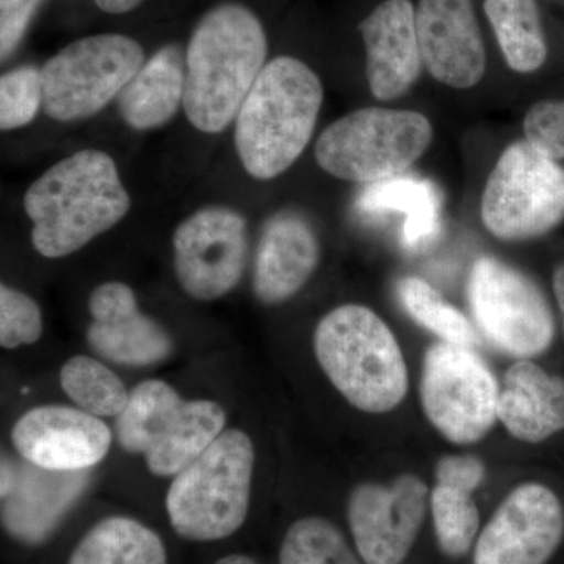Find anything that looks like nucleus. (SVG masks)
I'll use <instances>...</instances> for the list:
<instances>
[{"label": "nucleus", "instance_id": "nucleus-21", "mask_svg": "<svg viewBox=\"0 0 564 564\" xmlns=\"http://www.w3.org/2000/svg\"><path fill=\"white\" fill-rule=\"evenodd\" d=\"M185 74V55L177 44L155 52L121 91L122 121L140 132L166 124L184 102Z\"/></svg>", "mask_w": 564, "mask_h": 564}, {"label": "nucleus", "instance_id": "nucleus-25", "mask_svg": "<svg viewBox=\"0 0 564 564\" xmlns=\"http://www.w3.org/2000/svg\"><path fill=\"white\" fill-rule=\"evenodd\" d=\"M505 62L516 73H534L547 61V40L536 0H485Z\"/></svg>", "mask_w": 564, "mask_h": 564}, {"label": "nucleus", "instance_id": "nucleus-2", "mask_svg": "<svg viewBox=\"0 0 564 564\" xmlns=\"http://www.w3.org/2000/svg\"><path fill=\"white\" fill-rule=\"evenodd\" d=\"M131 198L109 154L84 150L52 165L24 195L32 243L44 258L79 251L118 225Z\"/></svg>", "mask_w": 564, "mask_h": 564}, {"label": "nucleus", "instance_id": "nucleus-34", "mask_svg": "<svg viewBox=\"0 0 564 564\" xmlns=\"http://www.w3.org/2000/svg\"><path fill=\"white\" fill-rule=\"evenodd\" d=\"M43 0H0V57L7 61L31 24Z\"/></svg>", "mask_w": 564, "mask_h": 564}, {"label": "nucleus", "instance_id": "nucleus-14", "mask_svg": "<svg viewBox=\"0 0 564 564\" xmlns=\"http://www.w3.org/2000/svg\"><path fill=\"white\" fill-rule=\"evenodd\" d=\"M88 470H52L2 459V524L25 544L50 538L90 484Z\"/></svg>", "mask_w": 564, "mask_h": 564}, {"label": "nucleus", "instance_id": "nucleus-16", "mask_svg": "<svg viewBox=\"0 0 564 564\" xmlns=\"http://www.w3.org/2000/svg\"><path fill=\"white\" fill-rule=\"evenodd\" d=\"M423 66L447 87L473 88L486 73V47L473 0H419Z\"/></svg>", "mask_w": 564, "mask_h": 564}, {"label": "nucleus", "instance_id": "nucleus-31", "mask_svg": "<svg viewBox=\"0 0 564 564\" xmlns=\"http://www.w3.org/2000/svg\"><path fill=\"white\" fill-rule=\"evenodd\" d=\"M43 106V73L24 65L0 77V128L2 131L24 128L35 120Z\"/></svg>", "mask_w": 564, "mask_h": 564}, {"label": "nucleus", "instance_id": "nucleus-27", "mask_svg": "<svg viewBox=\"0 0 564 564\" xmlns=\"http://www.w3.org/2000/svg\"><path fill=\"white\" fill-rule=\"evenodd\" d=\"M397 295L408 315L443 343L467 348L480 344V336L469 318L422 278H402L397 284Z\"/></svg>", "mask_w": 564, "mask_h": 564}, {"label": "nucleus", "instance_id": "nucleus-26", "mask_svg": "<svg viewBox=\"0 0 564 564\" xmlns=\"http://www.w3.org/2000/svg\"><path fill=\"white\" fill-rule=\"evenodd\" d=\"M182 404L180 393L165 381L147 380L135 386L117 415L118 443L128 454L147 455L172 429Z\"/></svg>", "mask_w": 564, "mask_h": 564}, {"label": "nucleus", "instance_id": "nucleus-11", "mask_svg": "<svg viewBox=\"0 0 564 564\" xmlns=\"http://www.w3.org/2000/svg\"><path fill=\"white\" fill-rule=\"evenodd\" d=\"M173 252L182 291L198 302L221 299L242 280L247 220L231 207H203L177 226Z\"/></svg>", "mask_w": 564, "mask_h": 564}, {"label": "nucleus", "instance_id": "nucleus-24", "mask_svg": "<svg viewBox=\"0 0 564 564\" xmlns=\"http://www.w3.org/2000/svg\"><path fill=\"white\" fill-rule=\"evenodd\" d=\"M166 549L154 530L135 519L111 516L91 527L68 564H166Z\"/></svg>", "mask_w": 564, "mask_h": 564}, {"label": "nucleus", "instance_id": "nucleus-7", "mask_svg": "<svg viewBox=\"0 0 564 564\" xmlns=\"http://www.w3.org/2000/svg\"><path fill=\"white\" fill-rule=\"evenodd\" d=\"M564 220V169L527 140L514 141L494 165L481 198V221L496 239L522 242Z\"/></svg>", "mask_w": 564, "mask_h": 564}, {"label": "nucleus", "instance_id": "nucleus-29", "mask_svg": "<svg viewBox=\"0 0 564 564\" xmlns=\"http://www.w3.org/2000/svg\"><path fill=\"white\" fill-rule=\"evenodd\" d=\"M473 494L440 484L430 492L434 530L441 549L448 556L466 555L480 530V511Z\"/></svg>", "mask_w": 564, "mask_h": 564}, {"label": "nucleus", "instance_id": "nucleus-38", "mask_svg": "<svg viewBox=\"0 0 564 564\" xmlns=\"http://www.w3.org/2000/svg\"><path fill=\"white\" fill-rule=\"evenodd\" d=\"M215 564H258L251 556L242 555V554H232L223 556V558L218 560Z\"/></svg>", "mask_w": 564, "mask_h": 564}, {"label": "nucleus", "instance_id": "nucleus-19", "mask_svg": "<svg viewBox=\"0 0 564 564\" xmlns=\"http://www.w3.org/2000/svg\"><path fill=\"white\" fill-rule=\"evenodd\" d=\"M318 262L321 243L311 223L300 212H278L262 229L252 291L269 306L288 302L311 280Z\"/></svg>", "mask_w": 564, "mask_h": 564}, {"label": "nucleus", "instance_id": "nucleus-10", "mask_svg": "<svg viewBox=\"0 0 564 564\" xmlns=\"http://www.w3.org/2000/svg\"><path fill=\"white\" fill-rule=\"evenodd\" d=\"M500 386L474 348L433 344L423 356L421 400L423 413L437 433L452 444L469 445L491 432Z\"/></svg>", "mask_w": 564, "mask_h": 564}, {"label": "nucleus", "instance_id": "nucleus-35", "mask_svg": "<svg viewBox=\"0 0 564 564\" xmlns=\"http://www.w3.org/2000/svg\"><path fill=\"white\" fill-rule=\"evenodd\" d=\"M434 477L436 484L475 492L485 481L486 467L474 455H447L437 462Z\"/></svg>", "mask_w": 564, "mask_h": 564}, {"label": "nucleus", "instance_id": "nucleus-30", "mask_svg": "<svg viewBox=\"0 0 564 564\" xmlns=\"http://www.w3.org/2000/svg\"><path fill=\"white\" fill-rule=\"evenodd\" d=\"M280 564H362L336 525L323 518H303L282 540Z\"/></svg>", "mask_w": 564, "mask_h": 564}, {"label": "nucleus", "instance_id": "nucleus-23", "mask_svg": "<svg viewBox=\"0 0 564 564\" xmlns=\"http://www.w3.org/2000/svg\"><path fill=\"white\" fill-rule=\"evenodd\" d=\"M226 413L210 400L184 402L172 429L144 455L155 477H176L195 462L223 433Z\"/></svg>", "mask_w": 564, "mask_h": 564}, {"label": "nucleus", "instance_id": "nucleus-1", "mask_svg": "<svg viewBox=\"0 0 564 564\" xmlns=\"http://www.w3.org/2000/svg\"><path fill=\"white\" fill-rule=\"evenodd\" d=\"M265 31L248 7L223 3L196 24L185 52V115L193 128L218 133L231 124L267 65Z\"/></svg>", "mask_w": 564, "mask_h": 564}, {"label": "nucleus", "instance_id": "nucleus-37", "mask_svg": "<svg viewBox=\"0 0 564 564\" xmlns=\"http://www.w3.org/2000/svg\"><path fill=\"white\" fill-rule=\"evenodd\" d=\"M554 292L560 311H562L564 326V262L560 263L554 273Z\"/></svg>", "mask_w": 564, "mask_h": 564}, {"label": "nucleus", "instance_id": "nucleus-6", "mask_svg": "<svg viewBox=\"0 0 564 564\" xmlns=\"http://www.w3.org/2000/svg\"><path fill=\"white\" fill-rule=\"evenodd\" d=\"M433 141V126L414 110L366 107L329 124L315 143L318 166L337 180L375 184L406 172Z\"/></svg>", "mask_w": 564, "mask_h": 564}, {"label": "nucleus", "instance_id": "nucleus-18", "mask_svg": "<svg viewBox=\"0 0 564 564\" xmlns=\"http://www.w3.org/2000/svg\"><path fill=\"white\" fill-rule=\"evenodd\" d=\"M370 91L392 101L413 88L422 70L415 7L411 0H383L359 22Z\"/></svg>", "mask_w": 564, "mask_h": 564}, {"label": "nucleus", "instance_id": "nucleus-4", "mask_svg": "<svg viewBox=\"0 0 564 564\" xmlns=\"http://www.w3.org/2000/svg\"><path fill=\"white\" fill-rule=\"evenodd\" d=\"M315 358L356 410L383 414L408 392L406 361L388 323L362 304H344L315 328Z\"/></svg>", "mask_w": 564, "mask_h": 564}, {"label": "nucleus", "instance_id": "nucleus-8", "mask_svg": "<svg viewBox=\"0 0 564 564\" xmlns=\"http://www.w3.org/2000/svg\"><path fill=\"white\" fill-rule=\"evenodd\" d=\"M144 65L143 47L118 33L87 36L44 63L43 107L55 121L99 113Z\"/></svg>", "mask_w": 564, "mask_h": 564}, {"label": "nucleus", "instance_id": "nucleus-12", "mask_svg": "<svg viewBox=\"0 0 564 564\" xmlns=\"http://www.w3.org/2000/svg\"><path fill=\"white\" fill-rule=\"evenodd\" d=\"M430 489L414 474L391 485L356 486L348 499V522L364 564H402L421 532Z\"/></svg>", "mask_w": 564, "mask_h": 564}, {"label": "nucleus", "instance_id": "nucleus-33", "mask_svg": "<svg viewBox=\"0 0 564 564\" xmlns=\"http://www.w3.org/2000/svg\"><path fill=\"white\" fill-rule=\"evenodd\" d=\"M525 140L552 161H564V99L533 104L524 118Z\"/></svg>", "mask_w": 564, "mask_h": 564}, {"label": "nucleus", "instance_id": "nucleus-22", "mask_svg": "<svg viewBox=\"0 0 564 564\" xmlns=\"http://www.w3.org/2000/svg\"><path fill=\"white\" fill-rule=\"evenodd\" d=\"M356 207L362 215L403 214L408 250L429 247L441 232L440 193L432 182L419 177L395 176L369 184L359 193Z\"/></svg>", "mask_w": 564, "mask_h": 564}, {"label": "nucleus", "instance_id": "nucleus-5", "mask_svg": "<svg viewBox=\"0 0 564 564\" xmlns=\"http://www.w3.org/2000/svg\"><path fill=\"white\" fill-rule=\"evenodd\" d=\"M254 459V445L247 433L223 432L173 478L165 503L174 532L196 543L239 532L250 508Z\"/></svg>", "mask_w": 564, "mask_h": 564}, {"label": "nucleus", "instance_id": "nucleus-13", "mask_svg": "<svg viewBox=\"0 0 564 564\" xmlns=\"http://www.w3.org/2000/svg\"><path fill=\"white\" fill-rule=\"evenodd\" d=\"M564 536V510L556 494L524 484L505 497L475 545L474 564H545Z\"/></svg>", "mask_w": 564, "mask_h": 564}, {"label": "nucleus", "instance_id": "nucleus-9", "mask_svg": "<svg viewBox=\"0 0 564 564\" xmlns=\"http://www.w3.org/2000/svg\"><path fill=\"white\" fill-rule=\"evenodd\" d=\"M467 300L478 329L511 358H536L554 343L555 318L544 292L500 259L485 256L474 263Z\"/></svg>", "mask_w": 564, "mask_h": 564}, {"label": "nucleus", "instance_id": "nucleus-20", "mask_svg": "<svg viewBox=\"0 0 564 564\" xmlns=\"http://www.w3.org/2000/svg\"><path fill=\"white\" fill-rule=\"evenodd\" d=\"M497 415L516 440L543 443L564 430L563 378L519 359L505 370Z\"/></svg>", "mask_w": 564, "mask_h": 564}, {"label": "nucleus", "instance_id": "nucleus-36", "mask_svg": "<svg viewBox=\"0 0 564 564\" xmlns=\"http://www.w3.org/2000/svg\"><path fill=\"white\" fill-rule=\"evenodd\" d=\"M96 6L110 14H122L135 10L143 0H95Z\"/></svg>", "mask_w": 564, "mask_h": 564}, {"label": "nucleus", "instance_id": "nucleus-28", "mask_svg": "<svg viewBox=\"0 0 564 564\" xmlns=\"http://www.w3.org/2000/svg\"><path fill=\"white\" fill-rule=\"evenodd\" d=\"M61 386L82 411L96 417L120 415L131 395L113 370L84 355L63 364Z\"/></svg>", "mask_w": 564, "mask_h": 564}, {"label": "nucleus", "instance_id": "nucleus-15", "mask_svg": "<svg viewBox=\"0 0 564 564\" xmlns=\"http://www.w3.org/2000/svg\"><path fill=\"white\" fill-rule=\"evenodd\" d=\"M25 462L52 470H88L109 454V426L80 408L44 404L22 414L11 432Z\"/></svg>", "mask_w": 564, "mask_h": 564}, {"label": "nucleus", "instance_id": "nucleus-32", "mask_svg": "<svg viewBox=\"0 0 564 564\" xmlns=\"http://www.w3.org/2000/svg\"><path fill=\"white\" fill-rule=\"evenodd\" d=\"M43 334V315L35 300L10 285L0 288V345L7 350L32 345Z\"/></svg>", "mask_w": 564, "mask_h": 564}, {"label": "nucleus", "instance_id": "nucleus-17", "mask_svg": "<svg viewBox=\"0 0 564 564\" xmlns=\"http://www.w3.org/2000/svg\"><path fill=\"white\" fill-rule=\"evenodd\" d=\"M91 323L87 340L107 361L144 367L172 355L173 343L162 325L141 314L135 293L122 282H106L88 300Z\"/></svg>", "mask_w": 564, "mask_h": 564}, {"label": "nucleus", "instance_id": "nucleus-3", "mask_svg": "<svg viewBox=\"0 0 564 564\" xmlns=\"http://www.w3.org/2000/svg\"><path fill=\"white\" fill-rule=\"evenodd\" d=\"M323 87L306 63L289 55L263 66L236 121L237 154L256 180L270 181L299 161L313 137Z\"/></svg>", "mask_w": 564, "mask_h": 564}]
</instances>
